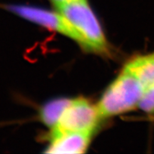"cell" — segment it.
I'll return each instance as SVG.
<instances>
[{
    "instance_id": "1",
    "label": "cell",
    "mask_w": 154,
    "mask_h": 154,
    "mask_svg": "<svg viewBox=\"0 0 154 154\" xmlns=\"http://www.w3.org/2000/svg\"><path fill=\"white\" fill-rule=\"evenodd\" d=\"M56 10L76 32L83 49L101 56L110 55V46L88 0H73Z\"/></svg>"
},
{
    "instance_id": "2",
    "label": "cell",
    "mask_w": 154,
    "mask_h": 154,
    "mask_svg": "<svg viewBox=\"0 0 154 154\" xmlns=\"http://www.w3.org/2000/svg\"><path fill=\"white\" fill-rule=\"evenodd\" d=\"M143 91L138 76L124 65L96 104L102 120L138 108Z\"/></svg>"
},
{
    "instance_id": "9",
    "label": "cell",
    "mask_w": 154,
    "mask_h": 154,
    "mask_svg": "<svg viewBox=\"0 0 154 154\" xmlns=\"http://www.w3.org/2000/svg\"><path fill=\"white\" fill-rule=\"evenodd\" d=\"M73 1V0H50L51 4L54 6L55 8L60 7V6L65 5V4L70 2Z\"/></svg>"
},
{
    "instance_id": "4",
    "label": "cell",
    "mask_w": 154,
    "mask_h": 154,
    "mask_svg": "<svg viewBox=\"0 0 154 154\" xmlns=\"http://www.w3.org/2000/svg\"><path fill=\"white\" fill-rule=\"evenodd\" d=\"M6 8L17 16L66 36L79 44V38L76 32L57 10L53 11L32 6L14 5H7Z\"/></svg>"
},
{
    "instance_id": "3",
    "label": "cell",
    "mask_w": 154,
    "mask_h": 154,
    "mask_svg": "<svg viewBox=\"0 0 154 154\" xmlns=\"http://www.w3.org/2000/svg\"><path fill=\"white\" fill-rule=\"evenodd\" d=\"M101 120L97 105L83 98L72 99L51 129V135L64 132L94 134Z\"/></svg>"
},
{
    "instance_id": "6",
    "label": "cell",
    "mask_w": 154,
    "mask_h": 154,
    "mask_svg": "<svg viewBox=\"0 0 154 154\" xmlns=\"http://www.w3.org/2000/svg\"><path fill=\"white\" fill-rule=\"evenodd\" d=\"M125 66L138 76L144 88L154 83V51L136 56L127 61Z\"/></svg>"
},
{
    "instance_id": "7",
    "label": "cell",
    "mask_w": 154,
    "mask_h": 154,
    "mask_svg": "<svg viewBox=\"0 0 154 154\" xmlns=\"http://www.w3.org/2000/svg\"><path fill=\"white\" fill-rule=\"evenodd\" d=\"M71 100L66 98H60L54 99L44 104L39 113L41 121L51 129L57 124Z\"/></svg>"
},
{
    "instance_id": "8",
    "label": "cell",
    "mask_w": 154,
    "mask_h": 154,
    "mask_svg": "<svg viewBox=\"0 0 154 154\" xmlns=\"http://www.w3.org/2000/svg\"><path fill=\"white\" fill-rule=\"evenodd\" d=\"M138 108L148 114H154V83L144 88Z\"/></svg>"
},
{
    "instance_id": "5",
    "label": "cell",
    "mask_w": 154,
    "mask_h": 154,
    "mask_svg": "<svg viewBox=\"0 0 154 154\" xmlns=\"http://www.w3.org/2000/svg\"><path fill=\"white\" fill-rule=\"evenodd\" d=\"M93 134L64 132L51 135L47 153H84L91 143Z\"/></svg>"
}]
</instances>
